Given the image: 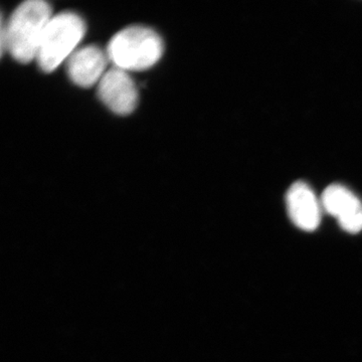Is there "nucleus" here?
Returning <instances> with one entry per match:
<instances>
[{
    "label": "nucleus",
    "mask_w": 362,
    "mask_h": 362,
    "mask_svg": "<svg viewBox=\"0 0 362 362\" xmlns=\"http://www.w3.org/2000/svg\"><path fill=\"white\" fill-rule=\"evenodd\" d=\"M52 7L42 0L23 2L7 23L1 21V54L7 51L20 63L37 59L40 42L52 18Z\"/></svg>",
    "instance_id": "nucleus-1"
},
{
    "label": "nucleus",
    "mask_w": 362,
    "mask_h": 362,
    "mask_svg": "<svg viewBox=\"0 0 362 362\" xmlns=\"http://www.w3.org/2000/svg\"><path fill=\"white\" fill-rule=\"evenodd\" d=\"M163 51V40L158 33L146 26L133 25L117 33L106 52L114 66L129 73L156 66Z\"/></svg>",
    "instance_id": "nucleus-2"
},
{
    "label": "nucleus",
    "mask_w": 362,
    "mask_h": 362,
    "mask_svg": "<svg viewBox=\"0 0 362 362\" xmlns=\"http://www.w3.org/2000/svg\"><path fill=\"white\" fill-rule=\"evenodd\" d=\"M86 33L84 20L64 11L54 16L47 26L35 61L45 73H52L77 51Z\"/></svg>",
    "instance_id": "nucleus-3"
},
{
    "label": "nucleus",
    "mask_w": 362,
    "mask_h": 362,
    "mask_svg": "<svg viewBox=\"0 0 362 362\" xmlns=\"http://www.w3.org/2000/svg\"><path fill=\"white\" fill-rule=\"evenodd\" d=\"M100 99L114 113L129 115L138 104V90L129 73L113 66L98 84Z\"/></svg>",
    "instance_id": "nucleus-4"
},
{
    "label": "nucleus",
    "mask_w": 362,
    "mask_h": 362,
    "mask_svg": "<svg viewBox=\"0 0 362 362\" xmlns=\"http://www.w3.org/2000/svg\"><path fill=\"white\" fill-rule=\"evenodd\" d=\"M320 201L324 211L334 216L345 232H361L362 204L351 190L341 185H331L324 190Z\"/></svg>",
    "instance_id": "nucleus-5"
},
{
    "label": "nucleus",
    "mask_w": 362,
    "mask_h": 362,
    "mask_svg": "<svg viewBox=\"0 0 362 362\" xmlns=\"http://www.w3.org/2000/svg\"><path fill=\"white\" fill-rule=\"evenodd\" d=\"M107 52L97 45H86L78 49L66 61L69 78L78 87L90 88L99 84L108 65Z\"/></svg>",
    "instance_id": "nucleus-6"
},
{
    "label": "nucleus",
    "mask_w": 362,
    "mask_h": 362,
    "mask_svg": "<svg viewBox=\"0 0 362 362\" xmlns=\"http://www.w3.org/2000/svg\"><path fill=\"white\" fill-rule=\"evenodd\" d=\"M286 204L293 223L305 232H313L320 225L322 204L303 181H297L290 187Z\"/></svg>",
    "instance_id": "nucleus-7"
}]
</instances>
